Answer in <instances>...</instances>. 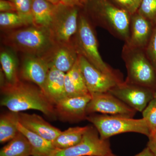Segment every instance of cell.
I'll return each mask as SVG.
<instances>
[{
	"instance_id": "obj_20",
	"label": "cell",
	"mask_w": 156,
	"mask_h": 156,
	"mask_svg": "<svg viewBox=\"0 0 156 156\" xmlns=\"http://www.w3.org/2000/svg\"><path fill=\"white\" fill-rule=\"evenodd\" d=\"M56 6L47 0H33V25L50 28Z\"/></svg>"
},
{
	"instance_id": "obj_27",
	"label": "cell",
	"mask_w": 156,
	"mask_h": 156,
	"mask_svg": "<svg viewBox=\"0 0 156 156\" xmlns=\"http://www.w3.org/2000/svg\"><path fill=\"white\" fill-rule=\"evenodd\" d=\"M136 12L154 26L156 23V0H142Z\"/></svg>"
},
{
	"instance_id": "obj_29",
	"label": "cell",
	"mask_w": 156,
	"mask_h": 156,
	"mask_svg": "<svg viewBox=\"0 0 156 156\" xmlns=\"http://www.w3.org/2000/svg\"><path fill=\"white\" fill-rule=\"evenodd\" d=\"M144 51L147 58L156 70V23L154 26L151 36Z\"/></svg>"
},
{
	"instance_id": "obj_22",
	"label": "cell",
	"mask_w": 156,
	"mask_h": 156,
	"mask_svg": "<svg viewBox=\"0 0 156 156\" xmlns=\"http://www.w3.org/2000/svg\"><path fill=\"white\" fill-rule=\"evenodd\" d=\"M32 156V148L30 144L20 131L0 151V156Z\"/></svg>"
},
{
	"instance_id": "obj_21",
	"label": "cell",
	"mask_w": 156,
	"mask_h": 156,
	"mask_svg": "<svg viewBox=\"0 0 156 156\" xmlns=\"http://www.w3.org/2000/svg\"><path fill=\"white\" fill-rule=\"evenodd\" d=\"M15 51L8 48L0 52V62L2 71L8 83L14 84L20 80L18 59Z\"/></svg>"
},
{
	"instance_id": "obj_2",
	"label": "cell",
	"mask_w": 156,
	"mask_h": 156,
	"mask_svg": "<svg viewBox=\"0 0 156 156\" xmlns=\"http://www.w3.org/2000/svg\"><path fill=\"white\" fill-rule=\"evenodd\" d=\"M3 39L6 46L15 52L43 58L56 44L49 28L33 25L8 30Z\"/></svg>"
},
{
	"instance_id": "obj_4",
	"label": "cell",
	"mask_w": 156,
	"mask_h": 156,
	"mask_svg": "<svg viewBox=\"0 0 156 156\" xmlns=\"http://www.w3.org/2000/svg\"><path fill=\"white\" fill-rule=\"evenodd\" d=\"M79 54L86 59L97 69L114 78L121 83L124 82L120 73L106 64L101 58L95 32L89 19L80 14L77 31L72 39Z\"/></svg>"
},
{
	"instance_id": "obj_37",
	"label": "cell",
	"mask_w": 156,
	"mask_h": 156,
	"mask_svg": "<svg viewBox=\"0 0 156 156\" xmlns=\"http://www.w3.org/2000/svg\"><path fill=\"white\" fill-rule=\"evenodd\" d=\"M87 0H83L84 4V3H86V2H87Z\"/></svg>"
},
{
	"instance_id": "obj_16",
	"label": "cell",
	"mask_w": 156,
	"mask_h": 156,
	"mask_svg": "<svg viewBox=\"0 0 156 156\" xmlns=\"http://www.w3.org/2000/svg\"><path fill=\"white\" fill-rule=\"evenodd\" d=\"M19 122L28 130L53 142L62 131L36 114L19 112Z\"/></svg>"
},
{
	"instance_id": "obj_11",
	"label": "cell",
	"mask_w": 156,
	"mask_h": 156,
	"mask_svg": "<svg viewBox=\"0 0 156 156\" xmlns=\"http://www.w3.org/2000/svg\"><path fill=\"white\" fill-rule=\"evenodd\" d=\"M78 62L90 94L108 92L117 84L122 83L100 71L80 54H79Z\"/></svg>"
},
{
	"instance_id": "obj_14",
	"label": "cell",
	"mask_w": 156,
	"mask_h": 156,
	"mask_svg": "<svg viewBox=\"0 0 156 156\" xmlns=\"http://www.w3.org/2000/svg\"><path fill=\"white\" fill-rule=\"evenodd\" d=\"M79 56L77 50L72 41L69 43H56L44 58L50 67L55 68L66 73L75 64Z\"/></svg>"
},
{
	"instance_id": "obj_7",
	"label": "cell",
	"mask_w": 156,
	"mask_h": 156,
	"mask_svg": "<svg viewBox=\"0 0 156 156\" xmlns=\"http://www.w3.org/2000/svg\"><path fill=\"white\" fill-rule=\"evenodd\" d=\"M78 6L60 3L56 6L50 30L56 43H69L77 31L79 23Z\"/></svg>"
},
{
	"instance_id": "obj_35",
	"label": "cell",
	"mask_w": 156,
	"mask_h": 156,
	"mask_svg": "<svg viewBox=\"0 0 156 156\" xmlns=\"http://www.w3.org/2000/svg\"><path fill=\"white\" fill-rule=\"evenodd\" d=\"M47 1L55 5H57L61 3V0H47Z\"/></svg>"
},
{
	"instance_id": "obj_26",
	"label": "cell",
	"mask_w": 156,
	"mask_h": 156,
	"mask_svg": "<svg viewBox=\"0 0 156 156\" xmlns=\"http://www.w3.org/2000/svg\"><path fill=\"white\" fill-rule=\"evenodd\" d=\"M143 118L145 120L150 131V137L156 131V94L142 112Z\"/></svg>"
},
{
	"instance_id": "obj_17",
	"label": "cell",
	"mask_w": 156,
	"mask_h": 156,
	"mask_svg": "<svg viewBox=\"0 0 156 156\" xmlns=\"http://www.w3.org/2000/svg\"><path fill=\"white\" fill-rule=\"evenodd\" d=\"M65 74L55 68L50 67L43 91L54 105L67 97L65 87Z\"/></svg>"
},
{
	"instance_id": "obj_25",
	"label": "cell",
	"mask_w": 156,
	"mask_h": 156,
	"mask_svg": "<svg viewBox=\"0 0 156 156\" xmlns=\"http://www.w3.org/2000/svg\"><path fill=\"white\" fill-rule=\"evenodd\" d=\"M33 25L32 23L16 12H1L0 26L2 30H10Z\"/></svg>"
},
{
	"instance_id": "obj_32",
	"label": "cell",
	"mask_w": 156,
	"mask_h": 156,
	"mask_svg": "<svg viewBox=\"0 0 156 156\" xmlns=\"http://www.w3.org/2000/svg\"><path fill=\"white\" fill-rule=\"evenodd\" d=\"M61 3L69 6H78L84 4L83 0H61Z\"/></svg>"
},
{
	"instance_id": "obj_33",
	"label": "cell",
	"mask_w": 156,
	"mask_h": 156,
	"mask_svg": "<svg viewBox=\"0 0 156 156\" xmlns=\"http://www.w3.org/2000/svg\"><path fill=\"white\" fill-rule=\"evenodd\" d=\"M147 147L149 148L154 156H156V137L149 139Z\"/></svg>"
},
{
	"instance_id": "obj_36",
	"label": "cell",
	"mask_w": 156,
	"mask_h": 156,
	"mask_svg": "<svg viewBox=\"0 0 156 156\" xmlns=\"http://www.w3.org/2000/svg\"><path fill=\"white\" fill-rule=\"evenodd\" d=\"M156 137V131L155 132L154 134L153 135H152V136H151L150 137H149V138H152V137Z\"/></svg>"
},
{
	"instance_id": "obj_34",
	"label": "cell",
	"mask_w": 156,
	"mask_h": 156,
	"mask_svg": "<svg viewBox=\"0 0 156 156\" xmlns=\"http://www.w3.org/2000/svg\"><path fill=\"white\" fill-rule=\"evenodd\" d=\"M134 156H155L149 148L146 147L140 153Z\"/></svg>"
},
{
	"instance_id": "obj_15",
	"label": "cell",
	"mask_w": 156,
	"mask_h": 156,
	"mask_svg": "<svg viewBox=\"0 0 156 156\" xmlns=\"http://www.w3.org/2000/svg\"><path fill=\"white\" fill-rule=\"evenodd\" d=\"M154 27L137 12L131 15L129 37L125 44L131 48L144 50L151 36Z\"/></svg>"
},
{
	"instance_id": "obj_28",
	"label": "cell",
	"mask_w": 156,
	"mask_h": 156,
	"mask_svg": "<svg viewBox=\"0 0 156 156\" xmlns=\"http://www.w3.org/2000/svg\"><path fill=\"white\" fill-rule=\"evenodd\" d=\"M14 4L16 13L33 24L32 5L33 0H9Z\"/></svg>"
},
{
	"instance_id": "obj_23",
	"label": "cell",
	"mask_w": 156,
	"mask_h": 156,
	"mask_svg": "<svg viewBox=\"0 0 156 156\" xmlns=\"http://www.w3.org/2000/svg\"><path fill=\"white\" fill-rule=\"evenodd\" d=\"M19 112H6L0 117V143L9 142L19 133L17 124L19 122Z\"/></svg>"
},
{
	"instance_id": "obj_8",
	"label": "cell",
	"mask_w": 156,
	"mask_h": 156,
	"mask_svg": "<svg viewBox=\"0 0 156 156\" xmlns=\"http://www.w3.org/2000/svg\"><path fill=\"white\" fill-rule=\"evenodd\" d=\"M51 156H116L108 140L101 139L94 126H89L80 143L65 149H57Z\"/></svg>"
},
{
	"instance_id": "obj_38",
	"label": "cell",
	"mask_w": 156,
	"mask_h": 156,
	"mask_svg": "<svg viewBox=\"0 0 156 156\" xmlns=\"http://www.w3.org/2000/svg\"></svg>"
},
{
	"instance_id": "obj_6",
	"label": "cell",
	"mask_w": 156,
	"mask_h": 156,
	"mask_svg": "<svg viewBox=\"0 0 156 156\" xmlns=\"http://www.w3.org/2000/svg\"><path fill=\"white\" fill-rule=\"evenodd\" d=\"M86 120L92 123L98 131L101 139L108 140L112 136L122 133L135 132L148 137L150 131L144 118H133L108 115H88Z\"/></svg>"
},
{
	"instance_id": "obj_24",
	"label": "cell",
	"mask_w": 156,
	"mask_h": 156,
	"mask_svg": "<svg viewBox=\"0 0 156 156\" xmlns=\"http://www.w3.org/2000/svg\"><path fill=\"white\" fill-rule=\"evenodd\" d=\"M89 126L70 127L61 133L53 142L58 149H65L76 145L80 142Z\"/></svg>"
},
{
	"instance_id": "obj_18",
	"label": "cell",
	"mask_w": 156,
	"mask_h": 156,
	"mask_svg": "<svg viewBox=\"0 0 156 156\" xmlns=\"http://www.w3.org/2000/svg\"><path fill=\"white\" fill-rule=\"evenodd\" d=\"M65 87L67 97H76L90 94L82 75L78 60L72 68L66 73Z\"/></svg>"
},
{
	"instance_id": "obj_19",
	"label": "cell",
	"mask_w": 156,
	"mask_h": 156,
	"mask_svg": "<svg viewBox=\"0 0 156 156\" xmlns=\"http://www.w3.org/2000/svg\"><path fill=\"white\" fill-rule=\"evenodd\" d=\"M20 132L26 137L32 148L33 156H51L57 149L53 142L32 132L20 124L17 123Z\"/></svg>"
},
{
	"instance_id": "obj_13",
	"label": "cell",
	"mask_w": 156,
	"mask_h": 156,
	"mask_svg": "<svg viewBox=\"0 0 156 156\" xmlns=\"http://www.w3.org/2000/svg\"><path fill=\"white\" fill-rule=\"evenodd\" d=\"M91 98L89 94L63 98L55 105L57 117L71 122L86 120L87 106Z\"/></svg>"
},
{
	"instance_id": "obj_10",
	"label": "cell",
	"mask_w": 156,
	"mask_h": 156,
	"mask_svg": "<svg viewBox=\"0 0 156 156\" xmlns=\"http://www.w3.org/2000/svg\"><path fill=\"white\" fill-rule=\"evenodd\" d=\"M87 108V115L98 112L102 114L133 118L136 111L109 92L91 94Z\"/></svg>"
},
{
	"instance_id": "obj_12",
	"label": "cell",
	"mask_w": 156,
	"mask_h": 156,
	"mask_svg": "<svg viewBox=\"0 0 156 156\" xmlns=\"http://www.w3.org/2000/svg\"><path fill=\"white\" fill-rule=\"evenodd\" d=\"M50 69L48 62L43 57L24 55L19 70V77L23 81L37 85L43 91Z\"/></svg>"
},
{
	"instance_id": "obj_3",
	"label": "cell",
	"mask_w": 156,
	"mask_h": 156,
	"mask_svg": "<svg viewBox=\"0 0 156 156\" xmlns=\"http://www.w3.org/2000/svg\"><path fill=\"white\" fill-rule=\"evenodd\" d=\"M88 2L89 12L95 25L105 29L126 43L128 41L130 34V14L108 0H90Z\"/></svg>"
},
{
	"instance_id": "obj_31",
	"label": "cell",
	"mask_w": 156,
	"mask_h": 156,
	"mask_svg": "<svg viewBox=\"0 0 156 156\" xmlns=\"http://www.w3.org/2000/svg\"><path fill=\"white\" fill-rule=\"evenodd\" d=\"M1 12H16L14 4L9 0H0Z\"/></svg>"
},
{
	"instance_id": "obj_1",
	"label": "cell",
	"mask_w": 156,
	"mask_h": 156,
	"mask_svg": "<svg viewBox=\"0 0 156 156\" xmlns=\"http://www.w3.org/2000/svg\"><path fill=\"white\" fill-rule=\"evenodd\" d=\"M1 105L9 111L20 112L35 110L50 119L57 118L55 105L34 84L21 80L14 84L6 82L1 86Z\"/></svg>"
},
{
	"instance_id": "obj_30",
	"label": "cell",
	"mask_w": 156,
	"mask_h": 156,
	"mask_svg": "<svg viewBox=\"0 0 156 156\" xmlns=\"http://www.w3.org/2000/svg\"><path fill=\"white\" fill-rule=\"evenodd\" d=\"M120 9L126 11L130 15L137 12L142 0H113Z\"/></svg>"
},
{
	"instance_id": "obj_5",
	"label": "cell",
	"mask_w": 156,
	"mask_h": 156,
	"mask_svg": "<svg viewBox=\"0 0 156 156\" xmlns=\"http://www.w3.org/2000/svg\"><path fill=\"white\" fill-rule=\"evenodd\" d=\"M122 56L127 71L125 82L156 91V70L144 49L131 48L125 44Z\"/></svg>"
},
{
	"instance_id": "obj_9",
	"label": "cell",
	"mask_w": 156,
	"mask_h": 156,
	"mask_svg": "<svg viewBox=\"0 0 156 156\" xmlns=\"http://www.w3.org/2000/svg\"><path fill=\"white\" fill-rule=\"evenodd\" d=\"M136 112H142L155 96L156 91L124 81L108 91Z\"/></svg>"
}]
</instances>
